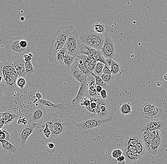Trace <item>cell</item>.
I'll use <instances>...</instances> for the list:
<instances>
[{"instance_id":"cell-1","label":"cell","mask_w":167,"mask_h":164,"mask_svg":"<svg viewBox=\"0 0 167 164\" xmlns=\"http://www.w3.org/2000/svg\"><path fill=\"white\" fill-rule=\"evenodd\" d=\"M76 29L71 25L62 27L58 29L53 36L49 49V62H55L57 54L64 47L67 38Z\"/></svg>"},{"instance_id":"cell-2","label":"cell","mask_w":167,"mask_h":164,"mask_svg":"<svg viewBox=\"0 0 167 164\" xmlns=\"http://www.w3.org/2000/svg\"><path fill=\"white\" fill-rule=\"evenodd\" d=\"M53 117L54 114L50 113L43 122L37 124L34 130L35 139L44 145L55 141L52 128Z\"/></svg>"},{"instance_id":"cell-3","label":"cell","mask_w":167,"mask_h":164,"mask_svg":"<svg viewBox=\"0 0 167 164\" xmlns=\"http://www.w3.org/2000/svg\"><path fill=\"white\" fill-rule=\"evenodd\" d=\"M41 106L51 113L56 115L70 116L78 113L81 109L80 107H75L71 104H54L49 100L41 99L38 100Z\"/></svg>"},{"instance_id":"cell-4","label":"cell","mask_w":167,"mask_h":164,"mask_svg":"<svg viewBox=\"0 0 167 164\" xmlns=\"http://www.w3.org/2000/svg\"><path fill=\"white\" fill-rule=\"evenodd\" d=\"M105 34H98L93 30L87 31L78 37L80 44H83L90 48L100 50L105 41Z\"/></svg>"},{"instance_id":"cell-5","label":"cell","mask_w":167,"mask_h":164,"mask_svg":"<svg viewBox=\"0 0 167 164\" xmlns=\"http://www.w3.org/2000/svg\"><path fill=\"white\" fill-rule=\"evenodd\" d=\"M113 117L106 118H89L75 123V125L80 132L86 133L98 128L102 127L112 122Z\"/></svg>"},{"instance_id":"cell-6","label":"cell","mask_w":167,"mask_h":164,"mask_svg":"<svg viewBox=\"0 0 167 164\" xmlns=\"http://www.w3.org/2000/svg\"><path fill=\"white\" fill-rule=\"evenodd\" d=\"M78 35L77 30H76L70 34L67 38L65 47L67 49L68 54L70 55L76 57L80 55L79 53V42Z\"/></svg>"},{"instance_id":"cell-7","label":"cell","mask_w":167,"mask_h":164,"mask_svg":"<svg viewBox=\"0 0 167 164\" xmlns=\"http://www.w3.org/2000/svg\"><path fill=\"white\" fill-rule=\"evenodd\" d=\"M68 124V122L63 120L59 115L54 114L52 128L55 141H57L59 137L64 134Z\"/></svg>"},{"instance_id":"cell-8","label":"cell","mask_w":167,"mask_h":164,"mask_svg":"<svg viewBox=\"0 0 167 164\" xmlns=\"http://www.w3.org/2000/svg\"><path fill=\"white\" fill-rule=\"evenodd\" d=\"M79 53L80 55H85L94 58L97 62H101L107 65L106 58L102 54L100 50L95 49L83 44L79 45Z\"/></svg>"},{"instance_id":"cell-9","label":"cell","mask_w":167,"mask_h":164,"mask_svg":"<svg viewBox=\"0 0 167 164\" xmlns=\"http://www.w3.org/2000/svg\"><path fill=\"white\" fill-rule=\"evenodd\" d=\"M141 113L144 118L150 120L161 116L163 111L161 109L154 105L146 103L142 106Z\"/></svg>"},{"instance_id":"cell-10","label":"cell","mask_w":167,"mask_h":164,"mask_svg":"<svg viewBox=\"0 0 167 164\" xmlns=\"http://www.w3.org/2000/svg\"><path fill=\"white\" fill-rule=\"evenodd\" d=\"M50 112L40 106L35 108L29 116V124H38L47 118Z\"/></svg>"},{"instance_id":"cell-11","label":"cell","mask_w":167,"mask_h":164,"mask_svg":"<svg viewBox=\"0 0 167 164\" xmlns=\"http://www.w3.org/2000/svg\"><path fill=\"white\" fill-rule=\"evenodd\" d=\"M21 38V37H16L9 40L6 46L7 51L9 53L24 55L29 52L30 50L22 48L20 45V40Z\"/></svg>"},{"instance_id":"cell-12","label":"cell","mask_w":167,"mask_h":164,"mask_svg":"<svg viewBox=\"0 0 167 164\" xmlns=\"http://www.w3.org/2000/svg\"><path fill=\"white\" fill-rule=\"evenodd\" d=\"M101 52L106 59H113L114 58L115 45L113 40L107 34H105V41Z\"/></svg>"},{"instance_id":"cell-13","label":"cell","mask_w":167,"mask_h":164,"mask_svg":"<svg viewBox=\"0 0 167 164\" xmlns=\"http://www.w3.org/2000/svg\"><path fill=\"white\" fill-rule=\"evenodd\" d=\"M37 124H28L24 126L20 130L18 134V141L22 147H24L28 139L32 134H34V130Z\"/></svg>"},{"instance_id":"cell-14","label":"cell","mask_w":167,"mask_h":164,"mask_svg":"<svg viewBox=\"0 0 167 164\" xmlns=\"http://www.w3.org/2000/svg\"><path fill=\"white\" fill-rule=\"evenodd\" d=\"M166 127V122L165 120L158 118L148 120L143 126V129L148 130L151 131L163 130Z\"/></svg>"},{"instance_id":"cell-15","label":"cell","mask_w":167,"mask_h":164,"mask_svg":"<svg viewBox=\"0 0 167 164\" xmlns=\"http://www.w3.org/2000/svg\"><path fill=\"white\" fill-rule=\"evenodd\" d=\"M95 112L96 114V118H107L110 112L109 106L107 105L104 100L100 99L99 98H98Z\"/></svg>"},{"instance_id":"cell-16","label":"cell","mask_w":167,"mask_h":164,"mask_svg":"<svg viewBox=\"0 0 167 164\" xmlns=\"http://www.w3.org/2000/svg\"><path fill=\"white\" fill-rule=\"evenodd\" d=\"M159 130L156 131H151L148 130L142 129L141 132V136H140L144 144L146 147V150L149 151L150 147V144L152 140H154L155 137H156L159 133H160Z\"/></svg>"},{"instance_id":"cell-17","label":"cell","mask_w":167,"mask_h":164,"mask_svg":"<svg viewBox=\"0 0 167 164\" xmlns=\"http://www.w3.org/2000/svg\"><path fill=\"white\" fill-rule=\"evenodd\" d=\"M87 82L88 79L87 80H84L81 82L80 89L77 93V95L75 98L72 100V103H71V104L75 107H80V106L79 105H80V103L82 99L83 98L85 93L87 89Z\"/></svg>"},{"instance_id":"cell-18","label":"cell","mask_w":167,"mask_h":164,"mask_svg":"<svg viewBox=\"0 0 167 164\" xmlns=\"http://www.w3.org/2000/svg\"><path fill=\"white\" fill-rule=\"evenodd\" d=\"M13 64L19 77H24V76H27L24 56L23 57L18 58L15 60L13 62Z\"/></svg>"},{"instance_id":"cell-19","label":"cell","mask_w":167,"mask_h":164,"mask_svg":"<svg viewBox=\"0 0 167 164\" xmlns=\"http://www.w3.org/2000/svg\"><path fill=\"white\" fill-rule=\"evenodd\" d=\"M70 74L80 83L84 80H87L88 77L83 73L78 68L76 63L74 62L69 69Z\"/></svg>"},{"instance_id":"cell-20","label":"cell","mask_w":167,"mask_h":164,"mask_svg":"<svg viewBox=\"0 0 167 164\" xmlns=\"http://www.w3.org/2000/svg\"><path fill=\"white\" fill-rule=\"evenodd\" d=\"M162 142V136L161 132L157 135L156 137L152 140L150 144L148 152L152 155H156L157 154L159 148L161 147Z\"/></svg>"},{"instance_id":"cell-21","label":"cell","mask_w":167,"mask_h":164,"mask_svg":"<svg viewBox=\"0 0 167 164\" xmlns=\"http://www.w3.org/2000/svg\"><path fill=\"white\" fill-rule=\"evenodd\" d=\"M141 140L140 136L134 134H130L127 135L126 137L123 140L122 145L124 148L129 146H136V145Z\"/></svg>"},{"instance_id":"cell-22","label":"cell","mask_w":167,"mask_h":164,"mask_svg":"<svg viewBox=\"0 0 167 164\" xmlns=\"http://www.w3.org/2000/svg\"><path fill=\"white\" fill-rule=\"evenodd\" d=\"M2 72L3 77L17 73L13 62L10 61L5 62L3 63Z\"/></svg>"},{"instance_id":"cell-23","label":"cell","mask_w":167,"mask_h":164,"mask_svg":"<svg viewBox=\"0 0 167 164\" xmlns=\"http://www.w3.org/2000/svg\"><path fill=\"white\" fill-rule=\"evenodd\" d=\"M74 62L76 63L78 68L80 69V70L83 73L87 76L88 78L92 76L91 75V72L87 69L85 64H84L81 55H78L77 57H76L75 62Z\"/></svg>"},{"instance_id":"cell-24","label":"cell","mask_w":167,"mask_h":164,"mask_svg":"<svg viewBox=\"0 0 167 164\" xmlns=\"http://www.w3.org/2000/svg\"><path fill=\"white\" fill-rule=\"evenodd\" d=\"M2 114L4 125H7L12 123L18 117V116L7 110L5 111L3 113H2Z\"/></svg>"},{"instance_id":"cell-25","label":"cell","mask_w":167,"mask_h":164,"mask_svg":"<svg viewBox=\"0 0 167 164\" xmlns=\"http://www.w3.org/2000/svg\"><path fill=\"white\" fill-rule=\"evenodd\" d=\"M124 156L129 161L133 162H139L142 161L143 157L139 156L136 153L129 152L124 149Z\"/></svg>"},{"instance_id":"cell-26","label":"cell","mask_w":167,"mask_h":164,"mask_svg":"<svg viewBox=\"0 0 167 164\" xmlns=\"http://www.w3.org/2000/svg\"><path fill=\"white\" fill-rule=\"evenodd\" d=\"M2 149L6 152L11 153L15 154L17 152V149L14 145L6 140L0 141Z\"/></svg>"},{"instance_id":"cell-27","label":"cell","mask_w":167,"mask_h":164,"mask_svg":"<svg viewBox=\"0 0 167 164\" xmlns=\"http://www.w3.org/2000/svg\"><path fill=\"white\" fill-rule=\"evenodd\" d=\"M68 54L67 49L65 47H64L61 50H60L57 54L55 62L58 64H64V59L65 55Z\"/></svg>"},{"instance_id":"cell-28","label":"cell","mask_w":167,"mask_h":164,"mask_svg":"<svg viewBox=\"0 0 167 164\" xmlns=\"http://www.w3.org/2000/svg\"><path fill=\"white\" fill-rule=\"evenodd\" d=\"M93 78H92V80L90 81H89L88 80L87 87L89 95L94 97V96L98 95V93L96 91V85L95 84V78L93 79Z\"/></svg>"},{"instance_id":"cell-29","label":"cell","mask_w":167,"mask_h":164,"mask_svg":"<svg viewBox=\"0 0 167 164\" xmlns=\"http://www.w3.org/2000/svg\"><path fill=\"white\" fill-rule=\"evenodd\" d=\"M93 31L98 34H105L106 26L102 22H96L93 25Z\"/></svg>"},{"instance_id":"cell-30","label":"cell","mask_w":167,"mask_h":164,"mask_svg":"<svg viewBox=\"0 0 167 164\" xmlns=\"http://www.w3.org/2000/svg\"><path fill=\"white\" fill-rule=\"evenodd\" d=\"M119 110L122 115H128L132 113V109L130 105L127 103H124L120 106Z\"/></svg>"},{"instance_id":"cell-31","label":"cell","mask_w":167,"mask_h":164,"mask_svg":"<svg viewBox=\"0 0 167 164\" xmlns=\"http://www.w3.org/2000/svg\"><path fill=\"white\" fill-rule=\"evenodd\" d=\"M91 75L94 77L95 84H96V85L101 86L102 87H103V89L107 91L108 87H109V85L104 82L103 80L101 78L100 76L96 75L95 74L93 73H91Z\"/></svg>"},{"instance_id":"cell-32","label":"cell","mask_w":167,"mask_h":164,"mask_svg":"<svg viewBox=\"0 0 167 164\" xmlns=\"http://www.w3.org/2000/svg\"><path fill=\"white\" fill-rule=\"evenodd\" d=\"M135 147L136 148L137 154L141 157H143L145 155L146 148L142 140L136 145Z\"/></svg>"},{"instance_id":"cell-33","label":"cell","mask_w":167,"mask_h":164,"mask_svg":"<svg viewBox=\"0 0 167 164\" xmlns=\"http://www.w3.org/2000/svg\"><path fill=\"white\" fill-rule=\"evenodd\" d=\"M76 59V57L69 55L68 54L65 55L64 59V64L66 65L68 70H69L70 67L75 62Z\"/></svg>"},{"instance_id":"cell-34","label":"cell","mask_w":167,"mask_h":164,"mask_svg":"<svg viewBox=\"0 0 167 164\" xmlns=\"http://www.w3.org/2000/svg\"><path fill=\"white\" fill-rule=\"evenodd\" d=\"M25 65L27 76L33 77L35 74V71H34V67L32 65V61L25 62Z\"/></svg>"},{"instance_id":"cell-35","label":"cell","mask_w":167,"mask_h":164,"mask_svg":"<svg viewBox=\"0 0 167 164\" xmlns=\"http://www.w3.org/2000/svg\"><path fill=\"white\" fill-rule=\"evenodd\" d=\"M111 73L113 76L117 74L121 71V66L119 63L113 60L110 66Z\"/></svg>"},{"instance_id":"cell-36","label":"cell","mask_w":167,"mask_h":164,"mask_svg":"<svg viewBox=\"0 0 167 164\" xmlns=\"http://www.w3.org/2000/svg\"><path fill=\"white\" fill-rule=\"evenodd\" d=\"M105 65V64L102 62H97L95 66L94 71L93 73L98 76H101L103 74V69Z\"/></svg>"},{"instance_id":"cell-37","label":"cell","mask_w":167,"mask_h":164,"mask_svg":"<svg viewBox=\"0 0 167 164\" xmlns=\"http://www.w3.org/2000/svg\"><path fill=\"white\" fill-rule=\"evenodd\" d=\"M100 77L104 82L108 85H109V84H111V82L114 80V76L113 74L105 75L103 74Z\"/></svg>"},{"instance_id":"cell-38","label":"cell","mask_w":167,"mask_h":164,"mask_svg":"<svg viewBox=\"0 0 167 164\" xmlns=\"http://www.w3.org/2000/svg\"><path fill=\"white\" fill-rule=\"evenodd\" d=\"M26 84V80L24 77H18L16 80V85L19 88L23 89Z\"/></svg>"},{"instance_id":"cell-39","label":"cell","mask_w":167,"mask_h":164,"mask_svg":"<svg viewBox=\"0 0 167 164\" xmlns=\"http://www.w3.org/2000/svg\"><path fill=\"white\" fill-rule=\"evenodd\" d=\"M19 45L20 47L22 48L30 50L31 44L28 41H27L25 39H24L22 37H21V39L20 40Z\"/></svg>"},{"instance_id":"cell-40","label":"cell","mask_w":167,"mask_h":164,"mask_svg":"<svg viewBox=\"0 0 167 164\" xmlns=\"http://www.w3.org/2000/svg\"><path fill=\"white\" fill-rule=\"evenodd\" d=\"M123 151L120 149H114L112 152L111 155L113 159H117L123 155Z\"/></svg>"},{"instance_id":"cell-41","label":"cell","mask_w":167,"mask_h":164,"mask_svg":"<svg viewBox=\"0 0 167 164\" xmlns=\"http://www.w3.org/2000/svg\"><path fill=\"white\" fill-rule=\"evenodd\" d=\"M46 146L48 152L50 153H53L56 151L55 144L52 142H49V143H47Z\"/></svg>"},{"instance_id":"cell-42","label":"cell","mask_w":167,"mask_h":164,"mask_svg":"<svg viewBox=\"0 0 167 164\" xmlns=\"http://www.w3.org/2000/svg\"><path fill=\"white\" fill-rule=\"evenodd\" d=\"M86 58L87 61V62H88L89 64H90L92 65H93V66H95V65H96L97 62L96 61V60H95L94 58L87 55H86Z\"/></svg>"},{"instance_id":"cell-43","label":"cell","mask_w":167,"mask_h":164,"mask_svg":"<svg viewBox=\"0 0 167 164\" xmlns=\"http://www.w3.org/2000/svg\"><path fill=\"white\" fill-rule=\"evenodd\" d=\"M33 56V55L31 53H29L28 54H25V55H24V58L25 62L32 61V58Z\"/></svg>"},{"instance_id":"cell-44","label":"cell","mask_w":167,"mask_h":164,"mask_svg":"<svg viewBox=\"0 0 167 164\" xmlns=\"http://www.w3.org/2000/svg\"><path fill=\"white\" fill-rule=\"evenodd\" d=\"M103 74L105 75L112 74V73H111V69H110V67L108 66V65H105L104 69H103Z\"/></svg>"},{"instance_id":"cell-45","label":"cell","mask_w":167,"mask_h":164,"mask_svg":"<svg viewBox=\"0 0 167 164\" xmlns=\"http://www.w3.org/2000/svg\"><path fill=\"white\" fill-rule=\"evenodd\" d=\"M100 94L101 97L102 98V99H103V100H105V99L107 98V91H106V90L103 89V90H102V91L101 92Z\"/></svg>"},{"instance_id":"cell-46","label":"cell","mask_w":167,"mask_h":164,"mask_svg":"<svg viewBox=\"0 0 167 164\" xmlns=\"http://www.w3.org/2000/svg\"><path fill=\"white\" fill-rule=\"evenodd\" d=\"M124 149H126L127 151L129 152H132L133 153H137L136 148L135 146H129L126 147L124 148Z\"/></svg>"},{"instance_id":"cell-47","label":"cell","mask_w":167,"mask_h":164,"mask_svg":"<svg viewBox=\"0 0 167 164\" xmlns=\"http://www.w3.org/2000/svg\"><path fill=\"white\" fill-rule=\"evenodd\" d=\"M5 139H6V134L4 130H2L0 132V141L5 140Z\"/></svg>"},{"instance_id":"cell-48","label":"cell","mask_w":167,"mask_h":164,"mask_svg":"<svg viewBox=\"0 0 167 164\" xmlns=\"http://www.w3.org/2000/svg\"><path fill=\"white\" fill-rule=\"evenodd\" d=\"M125 157L124 155H122V156H120V157H119L118 159H117V162H123V161H125Z\"/></svg>"},{"instance_id":"cell-49","label":"cell","mask_w":167,"mask_h":164,"mask_svg":"<svg viewBox=\"0 0 167 164\" xmlns=\"http://www.w3.org/2000/svg\"><path fill=\"white\" fill-rule=\"evenodd\" d=\"M4 130V132H5V134H6V139H5V140H6L7 141H9L10 140V138H11L10 134H9V133L7 130Z\"/></svg>"},{"instance_id":"cell-50","label":"cell","mask_w":167,"mask_h":164,"mask_svg":"<svg viewBox=\"0 0 167 164\" xmlns=\"http://www.w3.org/2000/svg\"><path fill=\"white\" fill-rule=\"evenodd\" d=\"M103 90V87L100 86L96 85V91L97 92V93H100Z\"/></svg>"},{"instance_id":"cell-51","label":"cell","mask_w":167,"mask_h":164,"mask_svg":"<svg viewBox=\"0 0 167 164\" xmlns=\"http://www.w3.org/2000/svg\"><path fill=\"white\" fill-rule=\"evenodd\" d=\"M36 97L38 99V100L42 99V95L39 92L36 93Z\"/></svg>"},{"instance_id":"cell-52","label":"cell","mask_w":167,"mask_h":164,"mask_svg":"<svg viewBox=\"0 0 167 164\" xmlns=\"http://www.w3.org/2000/svg\"><path fill=\"white\" fill-rule=\"evenodd\" d=\"M156 83L158 87H161V82H160V81H157Z\"/></svg>"},{"instance_id":"cell-53","label":"cell","mask_w":167,"mask_h":164,"mask_svg":"<svg viewBox=\"0 0 167 164\" xmlns=\"http://www.w3.org/2000/svg\"><path fill=\"white\" fill-rule=\"evenodd\" d=\"M164 79L165 81H167V74H166L164 75Z\"/></svg>"},{"instance_id":"cell-54","label":"cell","mask_w":167,"mask_h":164,"mask_svg":"<svg viewBox=\"0 0 167 164\" xmlns=\"http://www.w3.org/2000/svg\"><path fill=\"white\" fill-rule=\"evenodd\" d=\"M118 164H125V161H123V162H117Z\"/></svg>"},{"instance_id":"cell-55","label":"cell","mask_w":167,"mask_h":164,"mask_svg":"<svg viewBox=\"0 0 167 164\" xmlns=\"http://www.w3.org/2000/svg\"><path fill=\"white\" fill-rule=\"evenodd\" d=\"M20 20L21 21H24V20H25L24 17H21V18H20Z\"/></svg>"},{"instance_id":"cell-56","label":"cell","mask_w":167,"mask_h":164,"mask_svg":"<svg viewBox=\"0 0 167 164\" xmlns=\"http://www.w3.org/2000/svg\"><path fill=\"white\" fill-rule=\"evenodd\" d=\"M2 80V77L1 75H0V83H1Z\"/></svg>"},{"instance_id":"cell-57","label":"cell","mask_w":167,"mask_h":164,"mask_svg":"<svg viewBox=\"0 0 167 164\" xmlns=\"http://www.w3.org/2000/svg\"><path fill=\"white\" fill-rule=\"evenodd\" d=\"M2 116V113H0V119L1 118Z\"/></svg>"},{"instance_id":"cell-58","label":"cell","mask_w":167,"mask_h":164,"mask_svg":"<svg viewBox=\"0 0 167 164\" xmlns=\"http://www.w3.org/2000/svg\"><path fill=\"white\" fill-rule=\"evenodd\" d=\"M2 130L1 129H0V132H1Z\"/></svg>"}]
</instances>
